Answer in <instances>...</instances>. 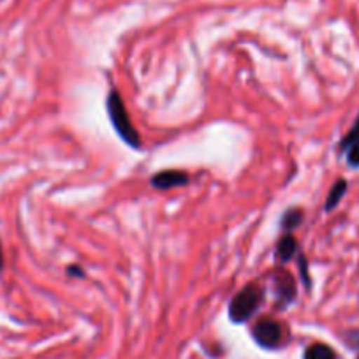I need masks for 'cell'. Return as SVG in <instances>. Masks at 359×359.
Here are the masks:
<instances>
[{"mask_svg":"<svg viewBox=\"0 0 359 359\" xmlns=\"http://www.w3.org/2000/svg\"><path fill=\"white\" fill-rule=\"evenodd\" d=\"M262 302V291L257 285H247L233 298L229 305V317L233 323H245L254 316Z\"/></svg>","mask_w":359,"mask_h":359,"instance_id":"2","label":"cell"},{"mask_svg":"<svg viewBox=\"0 0 359 359\" xmlns=\"http://www.w3.org/2000/svg\"><path fill=\"white\" fill-rule=\"evenodd\" d=\"M296 250H298V241H296V238L292 236V234H285V236H282V240L278 241V247H277L278 259H280L282 262L291 261L292 255L296 254Z\"/></svg>","mask_w":359,"mask_h":359,"instance_id":"6","label":"cell"},{"mask_svg":"<svg viewBox=\"0 0 359 359\" xmlns=\"http://www.w3.org/2000/svg\"><path fill=\"white\" fill-rule=\"evenodd\" d=\"M2 264H4V255H2V245H0V269H2Z\"/></svg>","mask_w":359,"mask_h":359,"instance_id":"13","label":"cell"},{"mask_svg":"<svg viewBox=\"0 0 359 359\" xmlns=\"http://www.w3.org/2000/svg\"><path fill=\"white\" fill-rule=\"evenodd\" d=\"M108 115L111 118L113 127L118 133V136L126 141L129 147L140 148L141 147V137L140 133L134 129L133 122H130V116L127 113L126 104H123L122 97L116 90H113L108 97Z\"/></svg>","mask_w":359,"mask_h":359,"instance_id":"1","label":"cell"},{"mask_svg":"<svg viewBox=\"0 0 359 359\" xmlns=\"http://www.w3.org/2000/svg\"><path fill=\"white\" fill-rule=\"evenodd\" d=\"M358 140H359V116H358V120H355L354 127L348 130V134L344 137V141H341V148H344V150H347V148L351 147L352 143H355Z\"/></svg>","mask_w":359,"mask_h":359,"instance_id":"10","label":"cell"},{"mask_svg":"<svg viewBox=\"0 0 359 359\" xmlns=\"http://www.w3.org/2000/svg\"><path fill=\"white\" fill-rule=\"evenodd\" d=\"M345 192H347V182H345V180H338L337 184L333 185V189H331L330 196H327V201H326L327 212H331V210H333L334 206L341 201V198H344Z\"/></svg>","mask_w":359,"mask_h":359,"instance_id":"8","label":"cell"},{"mask_svg":"<svg viewBox=\"0 0 359 359\" xmlns=\"http://www.w3.org/2000/svg\"><path fill=\"white\" fill-rule=\"evenodd\" d=\"M277 294L282 303H291L294 299V282L289 273H282L280 278H277Z\"/></svg>","mask_w":359,"mask_h":359,"instance_id":"5","label":"cell"},{"mask_svg":"<svg viewBox=\"0 0 359 359\" xmlns=\"http://www.w3.org/2000/svg\"><path fill=\"white\" fill-rule=\"evenodd\" d=\"M347 161H348V164L354 165V168H359V140L348 147Z\"/></svg>","mask_w":359,"mask_h":359,"instance_id":"11","label":"cell"},{"mask_svg":"<svg viewBox=\"0 0 359 359\" xmlns=\"http://www.w3.org/2000/svg\"><path fill=\"white\" fill-rule=\"evenodd\" d=\"M305 359H337L333 348L324 344H313L306 348Z\"/></svg>","mask_w":359,"mask_h":359,"instance_id":"7","label":"cell"},{"mask_svg":"<svg viewBox=\"0 0 359 359\" xmlns=\"http://www.w3.org/2000/svg\"><path fill=\"white\" fill-rule=\"evenodd\" d=\"M254 340L261 347L275 348L282 341V326L273 319H262L254 327Z\"/></svg>","mask_w":359,"mask_h":359,"instance_id":"3","label":"cell"},{"mask_svg":"<svg viewBox=\"0 0 359 359\" xmlns=\"http://www.w3.org/2000/svg\"><path fill=\"white\" fill-rule=\"evenodd\" d=\"M302 220H303V212H299V210H289V212L284 215V219H282V226H284L285 229H291V227L298 226Z\"/></svg>","mask_w":359,"mask_h":359,"instance_id":"9","label":"cell"},{"mask_svg":"<svg viewBox=\"0 0 359 359\" xmlns=\"http://www.w3.org/2000/svg\"><path fill=\"white\" fill-rule=\"evenodd\" d=\"M69 273H71V275H78V277H81L83 271H81V269H78V268H69Z\"/></svg>","mask_w":359,"mask_h":359,"instance_id":"12","label":"cell"},{"mask_svg":"<svg viewBox=\"0 0 359 359\" xmlns=\"http://www.w3.org/2000/svg\"><path fill=\"white\" fill-rule=\"evenodd\" d=\"M189 176L184 171H176V169H169V171L157 172V175L151 178V185L155 189H161V191H168V189L180 187V185H187Z\"/></svg>","mask_w":359,"mask_h":359,"instance_id":"4","label":"cell"}]
</instances>
